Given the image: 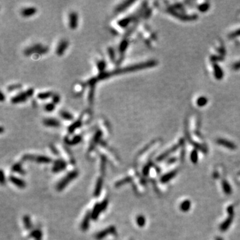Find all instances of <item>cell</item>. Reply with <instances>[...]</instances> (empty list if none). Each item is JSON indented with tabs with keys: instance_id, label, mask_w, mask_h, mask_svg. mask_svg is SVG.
<instances>
[{
	"instance_id": "obj_1",
	"label": "cell",
	"mask_w": 240,
	"mask_h": 240,
	"mask_svg": "<svg viewBox=\"0 0 240 240\" xmlns=\"http://www.w3.org/2000/svg\"><path fill=\"white\" fill-rule=\"evenodd\" d=\"M78 175H79V172H78L77 170H73V171H71L70 172H69L68 174H67L66 176L62 178V179L60 181V182L57 184L56 186L57 190L58 191H62L63 189L66 188V186H68L69 183L71 182V181L76 179L78 176Z\"/></svg>"
},
{
	"instance_id": "obj_2",
	"label": "cell",
	"mask_w": 240,
	"mask_h": 240,
	"mask_svg": "<svg viewBox=\"0 0 240 240\" xmlns=\"http://www.w3.org/2000/svg\"><path fill=\"white\" fill-rule=\"evenodd\" d=\"M48 51V48L47 47L43 46L41 43H35L33 46L27 47L24 51V54L26 56H29L32 54H44Z\"/></svg>"
},
{
	"instance_id": "obj_3",
	"label": "cell",
	"mask_w": 240,
	"mask_h": 240,
	"mask_svg": "<svg viewBox=\"0 0 240 240\" xmlns=\"http://www.w3.org/2000/svg\"><path fill=\"white\" fill-rule=\"evenodd\" d=\"M33 92H34V91H33V89L32 88H30L26 91L20 92V93L17 94L14 97H13L12 99H11V102L13 104H20V103L25 102L31 96H33Z\"/></svg>"
},
{
	"instance_id": "obj_4",
	"label": "cell",
	"mask_w": 240,
	"mask_h": 240,
	"mask_svg": "<svg viewBox=\"0 0 240 240\" xmlns=\"http://www.w3.org/2000/svg\"><path fill=\"white\" fill-rule=\"evenodd\" d=\"M23 161H35V162L39 163H50L52 162V158L47 157L45 155H25L22 158Z\"/></svg>"
},
{
	"instance_id": "obj_5",
	"label": "cell",
	"mask_w": 240,
	"mask_h": 240,
	"mask_svg": "<svg viewBox=\"0 0 240 240\" xmlns=\"http://www.w3.org/2000/svg\"><path fill=\"white\" fill-rule=\"evenodd\" d=\"M227 213L228 217L225 221L222 223L220 225L219 229L222 231H225L227 230V229L230 227L231 223L233 222V217H234V210L232 205L229 206L227 208Z\"/></svg>"
},
{
	"instance_id": "obj_6",
	"label": "cell",
	"mask_w": 240,
	"mask_h": 240,
	"mask_svg": "<svg viewBox=\"0 0 240 240\" xmlns=\"http://www.w3.org/2000/svg\"><path fill=\"white\" fill-rule=\"evenodd\" d=\"M116 233V228L115 226L111 225L108 227L104 229V230L99 231L96 235V239L97 240H102L105 238L106 236L110 235V234H114Z\"/></svg>"
},
{
	"instance_id": "obj_7",
	"label": "cell",
	"mask_w": 240,
	"mask_h": 240,
	"mask_svg": "<svg viewBox=\"0 0 240 240\" xmlns=\"http://www.w3.org/2000/svg\"><path fill=\"white\" fill-rule=\"evenodd\" d=\"M68 26L71 30L77 29L78 26V15L75 12H71L68 14Z\"/></svg>"
},
{
	"instance_id": "obj_8",
	"label": "cell",
	"mask_w": 240,
	"mask_h": 240,
	"mask_svg": "<svg viewBox=\"0 0 240 240\" xmlns=\"http://www.w3.org/2000/svg\"><path fill=\"white\" fill-rule=\"evenodd\" d=\"M69 46V42L68 40H61L60 41V42L58 43L56 49H55V54L57 55V56H62L64 54V53L66 52V51L68 49V47Z\"/></svg>"
},
{
	"instance_id": "obj_9",
	"label": "cell",
	"mask_w": 240,
	"mask_h": 240,
	"mask_svg": "<svg viewBox=\"0 0 240 240\" xmlns=\"http://www.w3.org/2000/svg\"><path fill=\"white\" fill-rule=\"evenodd\" d=\"M67 167V163L62 159H59L54 161V166L52 167V172L54 173H58L62 172Z\"/></svg>"
},
{
	"instance_id": "obj_10",
	"label": "cell",
	"mask_w": 240,
	"mask_h": 240,
	"mask_svg": "<svg viewBox=\"0 0 240 240\" xmlns=\"http://www.w3.org/2000/svg\"><path fill=\"white\" fill-rule=\"evenodd\" d=\"M102 137V132H101L100 130H97V132L95 133V135L93 137V139H92L91 142L90 143V147H89V152H92L96 146L97 145V144L99 143L100 141V139Z\"/></svg>"
},
{
	"instance_id": "obj_11",
	"label": "cell",
	"mask_w": 240,
	"mask_h": 240,
	"mask_svg": "<svg viewBox=\"0 0 240 240\" xmlns=\"http://www.w3.org/2000/svg\"><path fill=\"white\" fill-rule=\"evenodd\" d=\"M37 9L35 7H26L21 10V15L24 18H30L37 13Z\"/></svg>"
},
{
	"instance_id": "obj_12",
	"label": "cell",
	"mask_w": 240,
	"mask_h": 240,
	"mask_svg": "<svg viewBox=\"0 0 240 240\" xmlns=\"http://www.w3.org/2000/svg\"><path fill=\"white\" fill-rule=\"evenodd\" d=\"M43 124L46 127H59L61 124L59 120L55 118H48L43 120Z\"/></svg>"
},
{
	"instance_id": "obj_13",
	"label": "cell",
	"mask_w": 240,
	"mask_h": 240,
	"mask_svg": "<svg viewBox=\"0 0 240 240\" xmlns=\"http://www.w3.org/2000/svg\"><path fill=\"white\" fill-rule=\"evenodd\" d=\"M91 219V212L88 211L87 213H85L84 217L82 222V224H81V229L83 231H88L89 227H90V220Z\"/></svg>"
},
{
	"instance_id": "obj_14",
	"label": "cell",
	"mask_w": 240,
	"mask_h": 240,
	"mask_svg": "<svg viewBox=\"0 0 240 240\" xmlns=\"http://www.w3.org/2000/svg\"><path fill=\"white\" fill-rule=\"evenodd\" d=\"M103 185H104V179H103L102 177H99L98 179L97 180L96 187H95L93 191L94 197H97L99 196V195L101 194V192L102 190Z\"/></svg>"
},
{
	"instance_id": "obj_15",
	"label": "cell",
	"mask_w": 240,
	"mask_h": 240,
	"mask_svg": "<svg viewBox=\"0 0 240 240\" xmlns=\"http://www.w3.org/2000/svg\"><path fill=\"white\" fill-rule=\"evenodd\" d=\"M9 180L13 184H14L15 186H16L19 188L24 189L26 187V182H25L24 180L20 179V178L13 176V175H11Z\"/></svg>"
},
{
	"instance_id": "obj_16",
	"label": "cell",
	"mask_w": 240,
	"mask_h": 240,
	"mask_svg": "<svg viewBox=\"0 0 240 240\" xmlns=\"http://www.w3.org/2000/svg\"><path fill=\"white\" fill-rule=\"evenodd\" d=\"M102 212V211L101 207H100V203H96V204H95L93 206V210H92V211L91 212V219L94 220V221L97 220L100 213H101Z\"/></svg>"
},
{
	"instance_id": "obj_17",
	"label": "cell",
	"mask_w": 240,
	"mask_h": 240,
	"mask_svg": "<svg viewBox=\"0 0 240 240\" xmlns=\"http://www.w3.org/2000/svg\"><path fill=\"white\" fill-rule=\"evenodd\" d=\"M178 171L177 170H174V171H172L169 173H167L166 175H163L161 178V181L162 183H167L169 181L172 180L173 178H174L175 175H177Z\"/></svg>"
},
{
	"instance_id": "obj_18",
	"label": "cell",
	"mask_w": 240,
	"mask_h": 240,
	"mask_svg": "<svg viewBox=\"0 0 240 240\" xmlns=\"http://www.w3.org/2000/svg\"><path fill=\"white\" fill-rule=\"evenodd\" d=\"M97 68L99 71V74H102L105 73V69L106 68V63L104 60H100L97 62Z\"/></svg>"
},
{
	"instance_id": "obj_19",
	"label": "cell",
	"mask_w": 240,
	"mask_h": 240,
	"mask_svg": "<svg viewBox=\"0 0 240 240\" xmlns=\"http://www.w3.org/2000/svg\"><path fill=\"white\" fill-rule=\"evenodd\" d=\"M53 96H54V93L51 91H43L40 92L37 95V98L40 100H45L52 97Z\"/></svg>"
},
{
	"instance_id": "obj_20",
	"label": "cell",
	"mask_w": 240,
	"mask_h": 240,
	"mask_svg": "<svg viewBox=\"0 0 240 240\" xmlns=\"http://www.w3.org/2000/svg\"><path fill=\"white\" fill-rule=\"evenodd\" d=\"M133 3V1H124V2H122L121 4H120L119 5H118V6L116 7V8L115 9V12L116 13H120L124 11V10L126 9V8L129 6V5L130 4H132Z\"/></svg>"
},
{
	"instance_id": "obj_21",
	"label": "cell",
	"mask_w": 240,
	"mask_h": 240,
	"mask_svg": "<svg viewBox=\"0 0 240 240\" xmlns=\"http://www.w3.org/2000/svg\"><path fill=\"white\" fill-rule=\"evenodd\" d=\"M178 147H179V146H174V147H173L172 148L170 149L169 151H167V152H165V153H163V154H161V155L160 156V157H158V158H157V161H160L163 160L164 159H165L166 158H167V156H168V155L170 154V153L174 152L178 148Z\"/></svg>"
},
{
	"instance_id": "obj_22",
	"label": "cell",
	"mask_w": 240,
	"mask_h": 240,
	"mask_svg": "<svg viewBox=\"0 0 240 240\" xmlns=\"http://www.w3.org/2000/svg\"><path fill=\"white\" fill-rule=\"evenodd\" d=\"M60 116L61 118L66 120V121H72L74 119V116L67 111H61Z\"/></svg>"
},
{
	"instance_id": "obj_23",
	"label": "cell",
	"mask_w": 240,
	"mask_h": 240,
	"mask_svg": "<svg viewBox=\"0 0 240 240\" xmlns=\"http://www.w3.org/2000/svg\"><path fill=\"white\" fill-rule=\"evenodd\" d=\"M222 188L224 193L227 195H230L232 192V189H231L230 184L226 180H223L222 181Z\"/></svg>"
},
{
	"instance_id": "obj_24",
	"label": "cell",
	"mask_w": 240,
	"mask_h": 240,
	"mask_svg": "<svg viewBox=\"0 0 240 240\" xmlns=\"http://www.w3.org/2000/svg\"><path fill=\"white\" fill-rule=\"evenodd\" d=\"M29 236L33 238L35 240H41L42 239V232L40 230H35L31 231Z\"/></svg>"
},
{
	"instance_id": "obj_25",
	"label": "cell",
	"mask_w": 240,
	"mask_h": 240,
	"mask_svg": "<svg viewBox=\"0 0 240 240\" xmlns=\"http://www.w3.org/2000/svg\"><path fill=\"white\" fill-rule=\"evenodd\" d=\"M191 202L189 200H185L183 201V202L181 203L180 206V210L183 211V212H186V211H188L189 210V209L191 208Z\"/></svg>"
},
{
	"instance_id": "obj_26",
	"label": "cell",
	"mask_w": 240,
	"mask_h": 240,
	"mask_svg": "<svg viewBox=\"0 0 240 240\" xmlns=\"http://www.w3.org/2000/svg\"><path fill=\"white\" fill-rule=\"evenodd\" d=\"M12 172H13L18 173V174H25L24 169H23V167H22L21 163H15L14 165L12 166Z\"/></svg>"
},
{
	"instance_id": "obj_27",
	"label": "cell",
	"mask_w": 240,
	"mask_h": 240,
	"mask_svg": "<svg viewBox=\"0 0 240 240\" xmlns=\"http://www.w3.org/2000/svg\"><path fill=\"white\" fill-rule=\"evenodd\" d=\"M217 142H218L219 144L222 145L223 146H225V147H227V148H230L231 149H234L236 148L235 145L228 141L224 140V139H219Z\"/></svg>"
},
{
	"instance_id": "obj_28",
	"label": "cell",
	"mask_w": 240,
	"mask_h": 240,
	"mask_svg": "<svg viewBox=\"0 0 240 240\" xmlns=\"http://www.w3.org/2000/svg\"><path fill=\"white\" fill-rule=\"evenodd\" d=\"M132 181V177H125V178H124V179H122L121 180L117 181V182L115 184V187H116V188H119V187L122 186L123 185H125V184H126V183H130Z\"/></svg>"
},
{
	"instance_id": "obj_29",
	"label": "cell",
	"mask_w": 240,
	"mask_h": 240,
	"mask_svg": "<svg viewBox=\"0 0 240 240\" xmlns=\"http://www.w3.org/2000/svg\"><path fill=\"white\" fill-rule=\"evenodd\" d=\"M23 221H24V226L25 227L27 230H30L31 229H32V222H31V219L29 216H25L23 218Z\"/></svg>"
},
{
	"instance_id": "obj_30",
	"label": "cell",
	"mask_w": 240,
	"mask_h": 240,
	"mask_svg": "<svg viewBox=\"0 0 240 240\" xmlns=\"http://www.w3.org/2000/svg\"><path fill=\"white\" fill-rule=\"evenodd\" d=\"M146 217H145L144 216H142V215H139V216L137 217L136 223L139 227H143L144 226H145V225H146Z\"/></svg>"
},
{
	"instance_id": "obj_31",
	"label": "cell",
	"mask_w": 240,
	"mask_h": 240,
	"mask_svg": "<svg viewBox=\"0 0 240 240\" xmlns=\"http://www.w3.org/2000/svg\"><path fill=\"white\" fill-rule=\"evenodd\" d=\"M127 44H128V42L126 40H124L121 41V43H120V44H119V47L120 54L121 55L124 54V53L125 52V50H126Z\"/></svg>"
},
{
	"instance_id": "obj_32",
	"label": "cell",
	"mask_w": 240,
	"mask_h": 240,
	"mask_svg": "<svg viewBox=\"0 0 240 240\" xmlns=\"http://www.w3.org/2000/svg\"><path fill=\"white\" fill-rule=\"evenodd\" d=\"M107 52H108V55H109V57H110V59L111 60V61L112 63H114L116 61V54H115V51H114V49L113 47H108L107 49Z\"/></svg>"
},
{
	"instance_id": "obj_33",
	"label": "cell",
	"mask_w": 240,
	"mask_h": 240,
	"mask_svg": "<svg viewBox=\"0 0 240 240\" xmlns=\"http://www.w3.org/2000/svg\"><path fill=\"white\" fill-rule=\"evenodd\" d=\"M82 137L81 135H75V137H74L73 139H72L71 141H69L68 143L69 145H76L77 144H79L80 142L82 141Z\"/></svg>"
},
{
	"instance_id": "obj_34",
	"label": "cell",
	"mask_w": 240,
	"mask_h": 240,
	"mask_svg": "<svg viewBox=\"0 0 240 240\" xmlns=\"http://www.w3.org/2000/svg\"><path fill=\"white\" fill-rule=\"evenodd\" d=\"M106 163H107L106 158L104 155H101V172L102 174H105V172Z\"/></svg>"
},
{
	"instance_id": "obj_35",
	"label": "cell",
	"mask_w": 240,
	"mask_h": 240,
	"mask_svg": "<svg viewBox=\"0 0 240 240\" xmlns=\"http://www.w3.org/2000/svg\"><path fill=\"white\" fill-rule=\"evenodd\" d=\"M55 108V104L54 103H48V104H46L44 105V110H45L47 112H51V111H54Z\"/></svg>"
},
{
	"instance_id": "obj_36",
	"label": "cell",
	"mask_w": 240,
	"mask_h": 240,
	"mask_svg": "<svg viewBox=\"0 0 240 240\" xmlns=\"http://www.w3.org/2000/svg\"><path fill=\"white\" fill-rule=\"evenodd\" d=\"M197 160H198L197 153L196 151H194V152L191 153V160L192 162L195 163L197 162Z\"/></svg>"
},
{
	"instance_id": "obj_37",
	"label": "cell",
	"mask_w": 240,
	"mask_h": 240,
	"mask_svg": "<svg viewBox=\"0 0 240 240\" xmlns=\"http://www.w3.org/2000/svg\"><path fill=\"white\" fill-rule=\"evenodd\" d=\"M107 205H108V200L105 199L104 200H103L102 203H100V207H101L102 212L104 211L106 209H107Z\"/></svg>"
},
{
	"instance_id": "obj_38",
	"label": "cell",
	"mask_w": 240,
	"mask_h": 240,
	"mask_svg": "<svg viewBox=\"0 0 240 240\" xmlns=\"http://www.w3.org/2000/svg\"><path fill=\"white\" fill-rule=\"evenodd\" d=\"M151 167H152V166H151L150 163L147 164L146 166H144V169H143V174L145 175H147V174H149V169L151 168Z\"/></svg>"
},
{
	"instance_id": "obj_39",
	"label": "cell",
	"mask_w": 240,
	"mask_h": 240,
	"mask_svg": "<svg viewBox=\"0 0 240 240\" xmlns=\"http://www.w3.org/2000/svg\"><path fill=\"white\" fill-rule=\"evenodd\" d=\"M20 88H21L20 85H13L10 86V87L7 88V90L10 91H13L15 90H18V89H19Z\"/></svg>"
},
{
	"instance_id": "obj_40",
	"label": "cell",
	"mask_w": 240,
	"mask_h": 240,
	"mask_svg": "<svg viewBox=\"0 0 240 240\" xmlns=\"http://www.w3.org/2000/svg\"><path fill=\"white\" fill-rule=\"evenodd\" d=\"M1 180H0V181H1V183L2 184H4V183L5 182V175H4V171H3V170H1Z\"/></svg>"
},
{
	"instance_id": "obj_41",
	"label": "cell",
	"mask_w": 240,
	"mask_h": 240,
	"mask_svg": "<svg viewBox=\"0 0 240 240\" xmlns=\"http://www.w3.org/2000/svg\"><path fill=\"white\" fill-rule=\"evenodd\" d=\"M175 161H176V159L173 158V159H171V160H169L167 163H174Z\"/></svg>"
},
{
	"instance_id": "obj_42",
	"label": "cell",
	"mask_w": 240,
	"mask_h": 240,
	"mask_svg": "<svg viewBox=\"0 0 240 240\" xmlns=\"http://www.w3.org/2000/svg\"><path fill=\"white\" fill-rule=\"evenodd\" d=\"M216 240H223V239L222 238H219V237H218V238H216Z\"/></svg>"
},
{
	"instance_id": "obj_43",
	"label": "cell",
	"mask_w": 240,
	"mask_h": 240,
	"mask_svg": "<svg viewBox=\"0 0 240 240\" xmlns=\"http://www.w3.org/2000/svg\"><path fill=\"white\" fill-rule=\"evenodd\" d=\"M131 240H132V239H131Z\"/></svg>"
}]
</instances>
